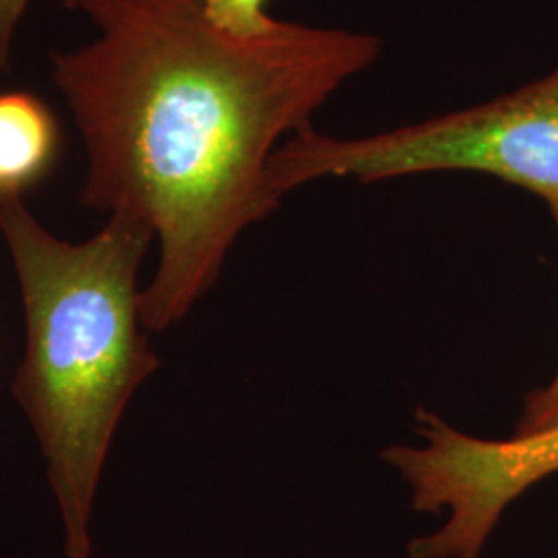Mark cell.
Here are the masks:
<instances>
[{
	"label": "cell",
	"instance_id": "6da1fadb",
	"mask_svg": "<svg viewBox=\"0 0 558 558\" xmlns=\"http://www.w3.org/2000/svg\"><path fill=\"white\" fill-rule=\"evenodd\" d=\"M100 29L52 57V75L89 154L81 201L147 223L160 265L141 325L182 319L218 279L240 232L281 197L269 160L286 133L379 57L377 38L281 21L236 40L201 0H64Z\"/></svg>",
	"mask_w": 558,
	"mask_h": 558
},
{
	"label": "cell",
	"instance_id": "7a4b0ae2",
	"mask_svg": "<svg viewBox=\"0 0 558 558\" xmlns=\"http://www.w3.org/2000/svg\"><path fill=\"white\" fill-rule=\"evenodd\" d=\"M0 230L21 281L27 354L15 377L59 502L64 555L89 558L104 459L126 401L158 359L141 336L137 271L154 240L147 223L112 214L98 236L48 234L21 195L0 197Z\"/></svg>",
	"mask_w": 558,
	"mask_h": 558
},
{
	"label": "cell",
	"instance_id": "3957f363",
	"mask_svg": "<svg viewBox=\"0 0 558 558\" xmlns=\"http://www.w3.org/2000/svg\"><path fill=\"white\" fill-rule=\"evenodd\" d=\"M424 172H482L558 199V66L509 96L364 140L308 126L269 160L278 197L325 177L377 182Z\"/></svg>",
	"mask_w": 558,
	"mask_h": 558
},
{
	"label": "cell",
	"instance_id": "277c9868",
	"mask_svg": "<svg viewBox=\"0 0 558 558\" xmlns=\"http://www.w3.org/2000/svg\"><path fill=\"white\" fill-rule=\"evenodd\" d=\"M424 447H389L383 458L412 488L422 513L449 511L435 534L408 544L410 558H480L505 509L558 474V426L511 439L470 437L420 408Z\"/></svg>",
	"mask_w": 558,
	"mask_h": 558
},
{
	"label": "cell",
	"instance_id": "5b68a950",
	"mask_svg": "<svg viewBox=\"0 0 558 558\" xmlns=\"http://www.w3.org/2000/svg\"><path fill=\"white\" fill-rule=\"evenodd\" d=\"M59 131L54 117L27 94L0 96V197L21 195L54 160Z\"/></svg>",
	"mask_w": 558,
	"mask_h": 558
},
{
	"label": "cell",
	"instance_id": "8992f818",
	"mask_svg": "<svg viewBox=\"0 0 558 558\" xmlns=\"http://www.w3.org/2000/svg\"><path fill=\"white\" fill-rule=\"evenodd\" d=\"M271 0H201L205 20L236 40H259L274 34L281 21L267 11Z\"/></svg>",
	"mask_w": 558,
	"mask_h": 558
},
{
	"label": "cell",
	"instance_id": "52a82bcc",
	"mask_svg": "<svg viewBox=\"0 0 558 558\" xmlns=\"http://www.w3.org/2000/svg\"><path fill=\"white\" fill-rule=\"evenodd\" d=\"M548 209L558 230V199L548 201ZM555 426H558V375L548 387L525 398V410L515 435H532Z\"/></svg>",
	"mask_w": 558,
	"mask_h": 558
},
{
	"label": "cell",
	"instance_id": "ba28073f",
	"mask_svg": "<svg viewBox=\"0 0 558 558\" xmlns=\"http://www.w3.org/2000/svg\"><path fill=\"white\" fill-rule=\"evenodd\" d=\"M32 0H0V64L9 60L17 25Z\"/></svg>",
	"mask_w": 558,
	"mask_h": 558
}]
</instances>
